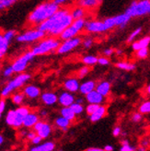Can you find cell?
<instances>
[{"mask_svg": "<svg viewBox=\"0 0 150 151\" xmlns=\"http://www.w3.org/2000/svg\"><path fill=\"white\" fill-rule=\"evenodd\" d=\"M33 130L42 139H45L52 133V127L49 124L39 121V122L34 125Z\"/></svg>", "mask_w": 150, "mask_h": 151, "instance_id": "30bf717a", "label": "cell"}, {"mask_svg": "<svg viewBox=\"0 0 150 151\" xmlns=\"http://www.w3.org/2000/svg\"><path fill=\"white\" fill-rule=\"evenodd\" d=\"M103 23L105 24V26H106V29H112L114 26H116V25H115V21H114V19H113V17H112V18H109V19H105V20L103 21Z\"/></svg>", "mask_w": 150, "mask_h": 151, "instance_id": "f35d334b", "label": "cell"}, {"mask_svg": "<svg viewBox=\"0 0 150 151\" xmlns=\"http://www.w3.org/2000/svg\"><path fill=\"white\" fill-rule=\"evenodd\" d=\"M70 108L72 109V111H74V113L76 115L80 114V113H82L84 111V108H83V106H82V104H78L77 102H74L70 106Z\"/></svg>", "mask_w": 150, "mask_h": 151, "instance_id": "836d02e7", "label": "cell"}, {"mask_svg": "<svg viewBox=\"0 0 150 151\" xmlns=\"http://www.w3.org/2000/svg\"><path fill=\"white\" fill-rule=\"evenodd\" d=\"M142 145H143V147H144V146L146 147V146L148 145V143H147L146 141H143V142H142Z\"/></svg>", "mask_w": 150, "mask_h": 151, "instance_id": "94428289", "label": "cell"}, {"mask_svg": "<svg viewBox=\"0 0 150 151\" xmlns=\"http://www.w3.org/2000/svg\"><path fill=\"white\" fill-rule=\"evenodd\" d=\"M99 108H100V105H98V104H88L86 108V111L88 114H89V116H90L93 114V113H95L96 111Z\"/></svg>", "mask_w": 150, "mask_h": 151, "instance_id": "8d00e7d4", "label": "cell"}, {"mask_svg": "<svg viewBox=\"0 0 150 151\" xmlns=\"http://www.w3.org/2000/svg\"><path fill=\"white\" fill-rule=\"evenodd\" d=\"M71 17L73 19V20H77V19H83V17L85 16V10L83 7H75L74 9H72V11L70 12Z\"/></svg>", "mask_w": 150, "mask_h": 151, "instance_id": "484cf974", "label": "cell"}, {"mask_svg": "<svg viewBox=\"0 0 150 151\" xmlns=\"http://www.w3.org/2000/svg\"><path fill=\"white\" fill-rule=\"evenodd\" d=\"M82 62L87 65H93L96 63H98V58H97L96 56L88 55V56H85L83 59H82Z\"/></svg>", "mask_w": 150, "mask_h": 151, "instance_id": "1f68e13d", "label": "cell"}, {"mask_svg": "<svg viewBox=\"0 0 150 151\" xmlns=\"http://www.w3.org/2000/svg\"><path fill=\"white\" fill-rule=\"evenodd\" d=\"M141 31H142V29H141V28H137L136 29H134V31L130 34V36L128 37V40H127V41H128L129 42H132V41L134 39V38H136V36L141 32Z\"/></svg>", "mask_w": 150, "mask_h": 151, "instance_id": "60d3db41", "label": "cell"}, {"mask_svg": "<svg viewBox=\"0 0 150 151\" xmlns=\"http://www.w3.org/2000/svg\"><path fill=\"white\" fill-rule=\"evenodd\" d=\"M81 43V39L79 37H75L73 39L64 41L61 44H60L59 48L57 49V54L59 55H64L68 52L72 50H74L76 47H78V45Z\"/></svg>", "mask_w": 150, "mask_h": 151, "instance_id": "9c48e42d", "label": "cell"}, {"mask_svg": "<svg viewBox=\"0 0 150 151\" xmlns=\"http://www.w3.org/2000/svg\"><path fill=\"white\" fill-rule=\"evenodd\" d=\"M133 151H138V150H134V149H133Z\"/></svg>", "mask_w": 150, "mask_h": 151, "instance_id": "03108f58", "label": "cell"}, {"mask_svg": "<svg viewBox=\"0 0 150 151\" xmlns=\"http://www.w3.org/2000/svg\"><path fill=\"white\" fill-rule=\"evenodd\" d=\"M5 110H6V101L5 100H1L0 101V118L2 117V114L5 111Z\"/></svg>", "mask_w": 150, "mask_h": 151, "instance_id": "bcb514c9", "label": "cell"}, {"mask_svg": "<svg viewBox=\"0 0 150 151\" xmlns=\"http://www.w3.org/2000/svg\"><path fill=\"white\" fill-rule=\"evenodd\" d=\"M133 148L128 144V142L127 141H123V147L120 149V151H133Z\"/></svg>", "mask_w": 150, "mask_h": 151, "instance_id": "ee69618b", "label": "cell"}, {"mask_svg": "<svg viewBox=\"0 0 150 151\" xmlns=\"http://www.w3.org/2000/svg\"><path fill=\"white\" fill-rule=\"evenodd\" d=\"M92 43H93V41H92V39H90V38H88V39H85L83 41V45L85 48H89L92 45Z\"/></svg>", "mask_w": 150, "mask_h": 151, "instance_id": "f6af8a7d", "label": "cell"}, {"mask_svg": "<svg viewBox=\"0 0 150 151\" xmlns=\"http://www.w3.org/2000/svg\"><path fill=\"white\" fill-rule=\"evenodd\" d=\"M64 87H65V88L67 90V91H69L71 93V92H77L78 90L79 89L80 85H79L78 79H76V78H69V79H67L65 82Z\"/></svg>", "mask_w": 150, "mask_h": 151, "instance_id": "e0dca14e", "label": "cell"}, {"mask_svg": "<svg viewBox=\"0 0 150 151\" xmlns=\"http://www.w3.org/2000/svg\"><path fill=\"white\" fill-rule=\"evenodd\" d=\"M45 33L42 32V31L37 28V29H28V31L24 32L17 36V41L19 42H25V43H29V42H34L37 41L42 40Z\"/></svg>", "mask_w": 150, "mask_h": 151, "instance_id": "ba28073f", "label": "cell"}, {"mask_svg": "<svg viewBox=\"0 0 150 151\" xmlns=\"http://www.w3.org/2000/svg\"><path fill=\"white\" fill-rule=\"evenodd\" d=\"M116 52H117V54H118L119 55H121V54H123V52H122L121 50H117V51H116Z\"/></svg>", "mask_w": 150, "mask_h": 151, "instance_id": "be15d7a7", "label": "cell"}, {"mask_svg": "<svg viewBox=\"0 0 150 151\" xmlns=\"http://www.w3.org/2000/svg\"><path fill=\"white\" fill-rule=\"evenodd\" d=\"M110 90H111V84L107 81L101 82L96 87V91L100 93L102 97L107 96L110 93Z\"/></svg>", "mask_w": 150, "mask_h": 151, "instance_id": "44dd1931", "label": "cell"}, {"mask_svg": "<svg viewBox=\"0 0 150 151\" xmlns=\"http://www.w3.org/2000/svg\"><path fill=\"white\" fill-rule=\"evenodd\" d=\"M98 63L101 65H106L110 63V61L105 57H100V58H98Z\"/></svg>", "mask_w": 150, "mask_h": 151, "instance_id": "7dc6e473", "label": "cell"}, {"mask_svg": "<svg viewBox=\"0 0 150 151\" xmlns=\"http://www.w3.org/2000/svg\"><path fill=\"white\" fill-rule=\"evenodd\" d=\"M3 142H4V137H3V135L0 134V146L3 144Z\"/></svg>", "mask_w": 150, "mask_h": 151, "instance_id": "680465c9", "label": "cell"}, {"mask_svg": "<svg viewBox=\"0 0 150 151\" xmlns=\"http://www.w3.org/2000/svg\"><path fill=\"white\" fill-rule=\"evenodd\" d=\"M58 102L64 107H70L75 102V98L70 92H63L58 97Z\"/></svg>", "mask_w": 150, "mask_h": 151, "instance_id": "7c38bea8", "label": "cell"}, {"mask_svg": "<svg viewBox=\"0 0 150 151\" xmlns=\"http://www.w3.org/2000/svg\"><path fill=\"white\" fill-rule=\"evenodd\" d=\"M61 115H62V117L70 121V122L73 121L75 119V117H76V114H75L70 107H63L61 110Z\"/></svg>", "mask_w": 150, "mask_h": 151, "instance_id": "4316f807", "label": "cell"}, {"mask_svg": "<svg viewBox=\"0 0 150 151\" xmlns=\"http://www.w3.org/2000/svg\"><path fill=\"white\" fill-rule=\"evenodd\" d=\"M117 67H119L120 69H123V70H127V71H132L136 68V65L133 64H130V63H125V62H120L116 64Z\"/></svg>", "mask_w": 150, "mask_h": 151, "instance_id": "f546056e", "label": "cell"}, {"mask_svg": "<svg viewBox=\"0 0 150 151\" xmlns=\"http://www.w3.org/2000/svg\"><path fill=\"white\" fill-rule=\"evenodd\" d=\"M78 32H79L78 31V29L75 28L73 25H71V26H69L68 28H67L61 35H60V37H61V39L64 40V41L70 40V39H73V38L76 37Z\"/></svg>", "mask_w": 150, "mask_h": 151, "instance_id": "ac0fdd59", "label": "cell"}, {"mask_svg": "<svg viewBox=\"0 0 150 151\" xmlns=\"http://www.w3.org/2000/svg\"><path fill=\"white\" fill-rule=\"evenodd\" d=\"M112 134H113L114 137H118V135L121 134V128L120 127H115L114 129H113V132H112Z\"/></svg>", "mask_w": 150, "mask_h": 151, "instance_id": "816d5d0a", "label": "cell"}, {"mask_svg": "<svg viewBox=\"0 0 150 151\" xmlns=\"http://www.w3.org/2000/svg\"><path fill=\"white\" fill-rule=\"evenodd\" d=\"M31 112L28 107L20 106L15 110H10L7 111L6 116V123L9 126L19 128L23 125L25 117Z\"/></svg>", "mask_w": 150, "mask_h": 151, "instance_id": "3957f363", "label": "cell"}, {"mask_svg": "<svg viewBox=\"0 0 150 151\" xmlns=\"http://www.w3.org/2000/svg\"><path fill=\"white\" fill-rule=\"evenodd\" d=\"M131 17H129L127 14H121V15H117V16L113 17V19L115 21V25L116 26H121V28H123L127 22L130 20Z\"/></svg>", "mask_w": 150, "mask_h": 151, "instance_id": "603a6c76", "label": "cell"}, {"mask_svg": "<svg viewBox=\"0 0 150 151\" xmlns=\"http://www.w3.org/2000/svg\"><path fill=\"white\" fill-rule=\"evenodd\" d=\"M36 135H37V134H36L34 131H29V132H28V133H27L26 137H27V138H28V139H29V140L32 141V140L36 137Z\"/></svg>", "mask_w": 150, "mask_h": 151, "instance_id": "681fc988", "label": "cell"}, {"mask_svg": "<svg viewBox=\"0 0 150 151\" xmlns=\"http://www.w3.org/2000/svg\"><path fill=\"white\" fill-rule=\"evenodd\" d=\"M3 36L5 38V40L9 43L14 38L17 36V32L14 31V29H9V31H6L3 33Z\"/></svg>", "mask_w": 150, "mask_h": 151, "instance_id": "4dcf8cb0", "label": "cell"}, {"mask_svg": "<svg viewBox=\"0 0 150 151\" xmlns=\"http://www.w3.org/2000/svg\"><path fill=\"white\" fill-rule=\"evenodd\" d=\"M147 93L150 95V84H149V86L147 87Z\"/></svg>", "mask_w": 150, "mask_h": 151, "instance_id": "e7e4bbea", "label": "cell"}, {"mask_svg": "<svg viewBox=\"0 0 150 151\" xmlns=\"http://www.w3.org/2000/svg\"><path fill=\"white\" fill-rule=\"evenodd\" d=\"M86 99L89 102V104L100 105V103H101L103 101V97L100 93L97 92L96 89L91 91L90 93H88V95H86Z\"/></svg>", "mask_w": 150, "mask_h": 151, "instance_id": "2e32d148", "label": "cell"}, {"mask_svg": "<svg viewBox=\"0 0 150 151\" xmlns=\"http://www.w3.org/2000/svg\"><path fill=\"white\" fill-rule=\"evenodd\" d=\"M42 139L39 137L38 134H37L36 137L32 140V144H34L35 146H38V145H40V143L42 142Z\"/></svg>", "mask_w": 150, "mask_h": 151, "instance_id": "c3c4849f", "label": "cell"}, {"mask_svg": "<svg viewBox=\"0 0 150 151\" xmlns=\"http://www.w3.org/2000/svg\"><path fill=\"white\" fill-rule=\"evenodd\" d=\"M104 150L105 151H112V150H113V147H112L111 146H110V145H108V146H106L104 147Z\"/></svg>", "mask_w": 150, "mask_h": 151, "instance_id": "9f6ffc18", "label": "cell"}, {"mask_svg": "<svg viewBox=\"0 0 150 151\" xmlns=\"http://www.w3.org/2000/svg\"><path fill=\"white\" fill-rule=\"evenodd\" d=\"M138 151H146V148H145V147H139Z\"/></svg>", "mask_w": 150, "mask_h": 151, "instance_id": "6125c7cd", "label": "cell"}, {"mask_svg": "<svg viewBox=\"0 0 150 151\" xmlns=\"http://www.w3.org/2000/svg\"><path fill=\"white\" fill-rule=\"evenodd\" d=\"M58 10L59 6H57L54 2L41 3L29 14L28 20L32 25L40 26L44 21H46L51 17L54 16Z\"/></svg>", "mask_w": 150, "mask_h": 151, "instance_id": "7a4b0ae2", "label": "cell"}, {"mask_svg": "<svg viewBox=\"0 0 150 151\" xmlns=\"http://www.w3.org/2000/svg\"><path fill=\"white\" fill-rule=\"evenodd\" d=\"M13 74H14V70H13L11 65L6 66V68L4 69V71H3V76H4L5 78H9V77H11Z\"/></svg>", "mask_w": 150, "mask_h": 151, "instance_id": "ab89813d", "label": "cell"}, {"mask_svg": "<svg viewBox=\"0 0 150 151\" xmlns=\"http://www.w3.org/2000/svg\"><path fill=\"white\" fill-rule=\"evenodd\" d=\"M16 1L14 0H0V10H4L13 6Z\"/></svg>", "mask_w": 150, "mask_h": 151, "instance_id": "d6a6232c", "label": "cell"}, {"mask_svg": "<svg viewBox=\"0 0 150 151\" xmlns=\"http://www.w3.org/2000/svg\"><path fill=\"white\" fill-rule=\"evenodd\" d=\"M96 85L94 81H87L84 82L83 84H81L79 87V91L84 94V95H88V93H90L93 90H95Z\"/></svg>", "mask_w": 150, "mask_h": 151, "instance_id": "ffe728a7", "label": "cell"}, {"mask_svg": "<svg viewBox=\"0 0 150 151\" xmlns=\"http://www.w3.org/2000/svg\"><path fill=\"white\" fill-rule=\"evenodd\" d=\"M73 21L74 20L68 9H59L54 16L38 26V29L45 34L58 36L61 35L67 28L71 26Z\"/></svg>", "mask_w": 150, "mask_h": 151, "instance_id": "6da1fadb", "label": "cell"}, {"mask_svg": "<svg viewBox=\"0 0 150 151\" xmlns=\"http://www.w3.org/2000/svg\"><path fill=\"white\" fill-rule=\"evenodd\" d=\"M85 28L89 32H102L107 31L105 24L100 21H87Z\"/></svg>", "mask_w": 150, "mask_h": 151, "instance_id": "8fae6325", "label": "cell"}, {"mask_svg": "<svg viewBox=\"0 0 150 151\" xmlns=\"http://www.w3.org/2000/svg\"><path fill=\"white\" fill-rule=\"evenodd\" d=\"M46 114H47V111H46L45 110L41 111V115H42V116H45Z\"/></svg>", "mask_w": 150, "mask_h": 151, "instance_id": "6f0895ef", "label": "cell"}, {"mask_svg": "<svg viewBox=\"0 0 150 151\" xmlns=\"http://www.w3.org/2000/svg\"><path fill=\"white\" fill-rule=\"evenodd\" d=\"M24 98H25V95L23 93H20V92L15 93L12 95V101L16 105H21L22 102L24 101Z\"/></svg>", "mask_w": 150, "mask_h": 151, "instance_id": "f1b7e54d", "label": "cell"}, {"mask_svg": "<svg viewBox=\"0 0 150 151\" xmlns=\"http://www.w3.org/2000/svg\"><path fill=\"white\" fill-rule=\"evenodd\" d=\"M148 13H150V1L148 0L133 2L125 12V14H127L131 18L136 16H143V15H146Z\"/></svg>", "mask_w": 150, "mask_h": 151, "instance_id": "8992f818", "label": "cell"}, {"mask_svg": "<svg viewBox=\"0 0 150 151\" xmlns=\"http://www.w3.org/2000/svg\"><path fill=\"white\" fill-rule=\"evenodd\" d=\"M65 2V0H55V1H54V3H55V4H56L57 6L62 5V4H64Z\"/></svg>", "mask_w": 150, "mask_h": 151, "instance_id": "11a10c76", "label": "cell"}, {"mask_svg": "<svg viewBox=\"0 0 150 151\" xmlns=\"http://www.w3.org/2000/svg\"><path fill=\"white\" fill-rule=\"evenodd\" d=\"M141 120H142V114H141V113L136 112V113H134V114L133 115V122H139V121H141Z\"/></svg>", "mask_w": 150, "mask_h": 151, "instance_id": "f907efd6", "label": "cell"}, {"mask_svg": "<svg viewBox=\"0 0 150 151\" xmlns=\"http://www.w3.org/2000/svg\"><path fill=\"white\" fill-rule=\"evenodd\" d=\"M59 41L54 37H48L42 39L39 43H37L35 46L32 48V52L34 56L37 55H43L49 54L51 52L57 51V49L60 46Z\"/></svg>", "mask_w": 150, "mask_h": 151, "instance_id": "277c9868", "label": "cell"}, {"mask_svg": "<svg viewBox=\"0 0 150 151\" xmlns=\"http://www.w3.org/2000/svg\"><path fill=\"white\" fill-rule=\"evenodd\" d=\"M40 121L38 113L36 112H29V114L25 117L24 122H23V126L26 128H33L34 125Z\"/></svg>", "mask_w": 150, "mask_h": 151, "instance_id": "5bb4252c", "label": "cell"}, {"mask_svg": "<svg viewBox=\"0 0 150 151\" xmlns=\"http://www.w3.org/2000/svg\"><path fill=\"white\" fill-rule=\"evenodd\" d=\"M85 23L86 21L84 20V19H77V20H74L72 25L76 28L78 32H80L82 29H83L85 27Z\"/></svg>", "mask_w": 150, "mask_h": 151, "instance_id": "e575fe53", "label": "cell"}, {"mask_svg": "<svg viewBox=\"0 0 150 151\" xmlns=\"http://www.w3.org/2000/svg\"><path fill=\"white\" fill-rule=\"evenodd\" d=\"M55 147V145L54 142H44L43 144H40L38 146H35L31 148L29 151H52Z\"/></svg>", "mask_w": 150, "mask_h": 151, "instance_id": "d6986e66", "label": "cell"}, {"mask_svg": "<svg viewBox=\"0 0 150 151\" xmlns=\"http://www.w3.org/2000/svg\"><path fill=\"white\" fill-rule=\"evenodd\" d=\"M33 57L34 55L32 51H28L24 52L22 55H20L19 57H18L11 65L12 68L14 70V73H18V74L23 73L26 70L29 63L33 59Z\"/></svg>", "mask_w": 150, "mask_h": 151, "instance_id": "52a82bcc", "label": "cell"}, {"mask_svg": "<svg viewBox=\"0 0 150 151\" xmlns=\"http://www.w3.org/2000/svg\"><path fill=\"white\" fill-rule=\"evenodd\" d=\"M88 72H89V68L88 66L82 67V68H80L79 71H78V77L79 78H84L86 75H88Z\"/></svg>", "mask_w": 150, "mask_h": 151, "instance_id": "7bdbcfd3", "label": "cell"}, {"mask_svg": "<svg viewBox=\"0 0 150 151\" xmlns=\"http://www.w3.org/2000/svg\"><path fill=\"white\" fill-rule=\"evenodd\" d=\"M31 78V76L26 73L19 74L16 76L13 79H11L7 84L5 86V88L2 89L1 91V97L2 98H6L7 96H9L13 91H15L16 89L23 87L25 83Z\"/></svg>", "mask_w": 150, "mask_h": 151, "instance_id": "5b68a950", "label": "cell"}, {"mask_svg": "<svg viewBox=\"0 0 150 151\" xmlns=\"http://www.w3.org/2000/svg\"><path fill=\"white\" fill-rule=\"evenodd\" d=\"M75 102H77V103H78V104H82V102H83V100H82V99H78Z\"/></svg>", "mask_w": 150, "mask_h": 151, "instance_id": "91938a15", "label": "cell"}, {"mask_svg": "<svg viewBox=\"0 0 150 151\" xmlns=\"http://www.w3.org/2000/svg\"><path fill=\"white\" fill-rule=\"evenodd\" d=\"M106 113V108L104 106H100V108L96 111L95 113H93L92 115H90V121L91 122H97V121H100Z\"/></svg>", "mask_w": 150, "mask_h": 151, "instance_id": "d4e9b609", "label": "cell"}, {"mask_svg": "<svg viewBox=\"0 0 150 151\" xmlns=\"http://www.w3.org/2000/svg\"><path fill=\"white\" fill-rule=\"evenodd\" d=\"M141 113H149L150 112V101H146L140 106L139 109Z\"/></svg>", "mask_w": 150, "mask_h": 151, "instance_id": "74e56055", "label": "cell"}, {"mask_svg": "<svg viewBox=\"0 0 150 151\" xmlns=\"http://www.w3.org/2000/svg\"><path fill=\"white\" fill-rule=\"evenodd\" d=\"M136 55L139 58H146L148 55V49L144 48V49H141V50L137 51V55Z\"/></svg>", "mask_w": 150, "mask_h": 151, "instance_id": "b9f144b4", "label": "cell"}, {"mask_svg": "<svg viewBox=\"0 0 150 151\" xmlns=\"http://www.w3.org/2000/svg\"><path fill=\"white\" fill-rule=\"evenodd\" d=\"M86 151H105V150L100 149V148H96V147H90V148H88Z\"/></svg>", "mask_w": 150, "mask_h": 151, "instance_id": "db71d44e", "label": "cell"}, {"mask_svg": "<svg viewBox=\"0 0 150 151\" xmlns=\"http://www.w3.org/2000/svg\"><path fill=\"white\" fill-rule=\"evenodd\" d=\"M23 94L29 99H36L41 94V90L34 85H28L23 89Z\"/></svg>", "mask_w": 150, "mask_h": 151, "instance_id": "4fadbf2b", "label": "cell"}, {"mask_svg": "<svg viewBox=\"0 0 150 151\" xmlns=\"http://www.w3.org/2000/svg\"><path fill=\"white\" fill-rule=\"evenodd\" d=\"M78 3L81 6H86V7H91L99 4V2L96 1V0H82V1H79Z\"/></svg>", "mask_w": 150, "mask_h": 151, "instance_id": "d590c367", "label": "cell"}, {"mask_svg": "<svg viewBox=\"0 0 150 151\" xmlns=\"http://www.w3.org/2000/svg\"><path fill=\"white\" fill-rule=\"evenodd\" d=\"M150 43V37H145L143 39L139 40L138 42H134L133 43V49L134 51H139L141 49H144V48H147L148 44Z\"/></svg>", "mask_w": 150, "mask_h": 151, "instance_id": "7402d4cb", "label": "cell"}, {"mask_svg": "<svg viewBox=\"0 0 150 151\" xmlns=\"http://www.w3.org/2000/svg\"><path fill=\"white\" fill-rule=\"evenodd\" d=\"M41 99L42 101V102L45 105H54L55 103H56L58 101V97L56 96V94L52 93V92H44L42 94Z\"/></svg>", "mask_w": 150, "mask_h": 151, "instance_id": "9a60e30c", "label": "cell"}, {"mask_svg": "<svg viewBox=\"0 0 150 151\" xmlns=\"http://www.w3.org/2000/svg\"><path fill=\"white\" fill-rule=\"evenodd\" d=\"M9 43L7 42L2 33H0V59H2L9 51Z\"/></svg>", "mask_w": 150, "mask_h": 151, "instance_id": "cb8c5ba5", "label": "cell"}, {"mask_svg": "<svg viewBox=\"0 0 150 151\" xmlns=\"http://www.w3.org/2000/svg\"><path fill=\"white\" fill-rule=\"evenodd\" d=\"M112 52H113V49H111V48H109L107 50H105L104 51V55H106V56H111L112 55Z\"/></svg>", "mask_w": 150, "mask_h": 151, "instance_id": "f5cc1de1", "label": "cell"}, {"mask_svg": "<svg viewBox=\"0 0 150 151\" xmlns=\"http://www.w3.org/2000/svg\"><path fill=\"white\" fill-rule=\"evenodd\" d=\"M55 124L58 127L62 128L63 130H66L67 127L70 125V121H68L67 119H65V118H64L62 116H60V117L56 118V120H55Z\"/></svg>", "mask_w": 150, "mask_h": 151, "instance_id": "83f0119b", "label": "cell"}]
</instances>
